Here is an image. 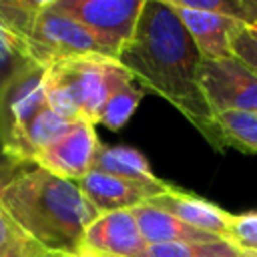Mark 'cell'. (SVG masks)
Returning <instances> with one entry per match:
<instances>
[{"label":"cell","instance_id":"cell-4","mask_svg":"<svg viewBox=\"0 0 257 257\" xmlns=\"http://www.w3.org/2000/svg\"><path fill=\"white\" fill-rule=\"evenodd\" d=\"M22 40L32 60L44 68L60 60L82 58V56L112 58L108 50L82 24H78L66 14L52 10L50 6L36 14Z\"/></svg>","mask_w":257,"mask_h":257},{"label":"cell","instance_id":"cell-20","mask_svg":"<svg viewBox=\"0 0 257 257\" xmlns=\"http://www.w3.org/2000/svg\"><path fill=\"white\" fill-rule=\"evenodd\" d=\"M173 8H191V10H205V12H219L233 18L243 20L251 26L249 14V0H161Z\"/></svg>","mask_w":257,"mask_h":257},{"label":"cell","instance_id":"cell-28","mask_svg":"<svg viewBox=\"0 0 257 257\" xmlns=\"http://www.w3.org/2000/svg\"><path fill=\"white\" fill-rule=\"evenodd\" d=\"M253 28H255V32H257V26H253Z\"/></svg>","mask_w":257,"mask_h":257},{"label":"cell","instance_id":"cell-2","mask_svg":"<svg viewBox=\"0 0 257 257\" xmlns=\"http://www.w3.org/2000/svg\"><path fill=\"white\" fill-rule=\"evenodd\" d=\"M0 205L28 239L52 255L78 253L86 227L100 215L74 181L40 167L4 181Z\"/></svg>","mask_w":257,"mask_h":257},{"label":"cell","instance_id":"cell-6","mask_svg":"<svg viewBox=\"0 0 257 257\" xmlns=\"http://www.w3.org/2000/svg\"><path fill=\"white\" fill-rule=\"evenodd\" d=\"M199 82L215 114L229 110L257 112V74L239 58L203 60Z\"/></svg>","mask_w":257,"mask_h":257},{"label":"cell","instance_id":"cell-9","mask_svg":"<svg viewBox=\"0 0 257 257\" xmlns=\"http://www.w3.org/2000/svg\"><path fill=\"white\" fill-rule=\"evenodd\" d=\"M78 189L84 197L96 207L98 213L133 209L137 205L147 203L149 199L167 191L169 183L157 181H133L116 175H108L102 171H88L80 181H76Z\"/></svg>","mask_w":257,"mask_h":257},{"label":"cell","instance_id":"cell-1","mask_svg":"<svg viewBox=\"0 0 257 257\" xmlns=\"http://www.w3.org/2000/svg\"><path fill=\"white\" fill-rule=\"evenodd\" d=\"M116 60L145 88L171 102L213 149L225 151L217 116L199 82L203 58L173 6L145 0L135 32Z\"/></svg>","mask_w":257,"mask_h":257},{"label":"cell","instance_id":"cell-12","mask_svg":"<svg viewBox=\"0 0 257 257\" xmlns=\"http://www.w3.org/2000/svg\"><path fill=\"white\" fill-rule=\"evenodd\" d=\"M147 203L161 211H167L169 215L181 219L183 223H187L195 229H201L205 233L227 239L231 213H227L225 209L217 207L215 203H211L203 197H197L193 193H187V191H181V189L169 185L167 191L149 199Z\"/></svg>","mask_w":257,"mask_h":257},{"label":"cell","instance_id":"cell-16","mask_svg":"<svg viewBox=\"0 0 257 257\" xmlns=\"http://www.w3.org/2000/svg\"><path fill=\"white\" fill-rule=\"evenodd\" d=\"M40 66L32 60L24 40L0 24V90L24 70Z\"/></svg>","mask_w":257,"mask_h":257},{"label":"cell","instance_id":"cell-23","mask_svg":"<svg viewBox=\"0 0 257 257\" xmlns=\"http://www.w3.org/2000/svg\"><path fill=\"white\" fill-rule=\"evenodd\" d=\"M249 14H251V26H257V0H249Z\"/></svg>","mask_w":257,"mask_h":257},{"label":"cell","instance_id":"cell-14","mask_svg":"<svg viewBox=\"0 0 257 257\" xmlns=\"http://www.w3.org/2000/svg\"><path fill=\"white\" fill-rule=\"evenodd\" d=\"M92 169L108 173V175L133 179V181H157L159 179L151 171L147 157L143 153H139L137 149H131V147L100 145Z\"/></svg>","mask_w":257,"mask_h":257},{"label":"cell","instance_id":"cell-8","mask_svg":"<svg viewBox=\"0 0 257 257\" xmlns=\"http://www.w3.org/2000/svg\"><path fill=\"white\" fill-rule=\"evenodd\" d=\"M147 243L131 209L100 213L84 231L78 253L100 257H143Z\"/></svg>","mask_w":257,"mask_h":257},{"label":"cell","instance_id":"cell-15","mask_svg":"<svg viewBox=\"0 0 257 257\" xmlns=\"http://www.w3.org/2000/svg\"><path fill=\"white\" fill-rule=\"evenodd\" d=\"M215 116L225 149L231 147L241 153L257 155V112L229 110Z\"/></svg>","mask_w":257,"mask_h":257},{"label":"cell","instance_id":"cell-5","mask_svg":"<svg viewBox=\"0 0 257 257\" xmlns=\"http://www.w3.org/2000/svg\"><path fill=\"white\" fill-rule=\"evenodd\" d=\"M145 0H56L52 10L82 24L112 58L131 40Z\"/></svg>","mask_w":257,"mask_h":257},{"label":"cell","instance_id":"cell-22","mask_svg":"<svg viewBox=\"0 0 257 257\" xmlns=\"http://www.w3.org/2000/svg\"><path fill=\"white\" fill-rule=\"evenodd\" d=\"M233 56L257 74V32L253 26H245L233 38Z\"/></svg>","mask_w":257,"mask_h":257},{"label":"cell","instance_id":"cell-17","mask_svg":"<svg viewBox=\"0 0 257 257\" xmlns=\"http://www.w3.org/2000/svg\"><path fill=\"white\" fill-rule=\"evenodd\" d=\"M227 239H217L209 243H157L147 245L143 257H231L239 253Z\"/></svg>","mask_w":257,"mask_h":257},{"label":"cell","instance_id":"cell-18","mask_svg":"<svg viewBox=\"0 0 257 257\" xmlns=\"http://www.w3.org/2000/svg\"><path fill=\"white\" fill-rule=\"evenodd\" d=\"M141 98H143V90L139 86H135L133 82L124 84L106 100L104 108L100 110L98 124H104L112 131H120L137 110Z\"/></svg>","mask_w":257,"mask_h":257},{"label":"cell","instance_id":"cell-3","mask_svg":"<svg viewBox=\"0 0 257 257\" xmlns=\"http://www.w3.org/2000/svg\"><path fill=\"white\" fill-rule=\"evenodd\" d=\"M131 72L114 58L82 56L60 60L44 68V94L50 108L68 122L88 120L98 124L106 100L124 84Z\"/></svg>","mask_w":257,"mask_h":257},{"label":"cell","instance_id":"cell-27","mask_svg":"<svg viewBox=\"0 0 257 257\" xmlns=\"http://www.w3.org/2000/svg\"><path fill=\"white\" fill-rule=\"evenodd\" d=\"M84 255H88V253H84ZM88 257H100V255H88Z\"/></svg>","mask_w":257,"mask_h":257},{"label":"cell","instance_id":"cell-10","mask_svg":"<svg viewBox=\"0 0 257 257\" xmlns=\"http://www.w3.org/2000/svg\"><path fill=\"white\" fill-rule=\"evenodd\" d=\"M44 66H32L12 78L0 90V143H10L34 114L48 104L44 86Z\"/></svg>","mask_w":257,"mask_h":257},{"label":"cell","instance_id":"cell-26","mask_svg":"<svg viewBox=\"0 0 257 257\" xmlns=\"http://www.w3.org/2000/svg\"><path fill=\"white\" fill-rule=\"evenodd\" d=\"M60 257H88V255H84V253H74V255H60Z\"/></svg>","mask_w":257,"mask_h":257},{"label":"cell","instance_id":"cell-24","mask_svg":"<svg viewBox=\"0 0 257 257\" xmlns=\"http://www.w3.org/2000/svg\"><path fill=\"white\" fill-rule=\"evenodd\" d=\"M231 257H257V255L255 253H247V251H239V253H235Z\"/></svg>","mask_w":257,"mask_h":257},{"label":"cell","instance_id":"cell-7","mask_svg":"<svg viewBox=\"0 0 257 257\" xmlns=\"http://www.w3.org/2000/svg\"><path fill=\"white\" fill-rule=\"evenodd\" d=\"M98 147L100 143L94 124L88 120H76L62 137H58L36 155L34 165L56 177L76 183L88 171H92Z\"/></svg>","mask_w":257,"mask_h":257},{"label":"cell","instance_id":"cell-19","mask_svg":"<svg viewBox=\"0 0 257 257\" xmlns=\"http://www.w3.org/2000/svg\"><path fill=\"white\" fill-rule=\"evenodd\" d=\"M18 255H52L28 239L8 213L0 205V257H18Z\"/></svg>","mask_w":257,"mask_h":257},{"label":"cell","instance_id":"cell-25","mask_svg":"<svg viewBox=\"0 0 257 257\" xmlns=\"http://www.w3.org/2000/svg\"><path fill=\"white\" fill-rule=\"evenodd\" d=\"M18 257H60V255H18Z\"/></svg>","mask_w":257,"mask_h":257},{"label":"cell","instance_id":"cell-13","mask_svg":"<svg viewBox=\"0 0 257 257\" xmlns=\"http://www.w3.org/2000/svg\"><path fill=\"white\" fill-rule=\"evenodd\" d=\"M135 215V221L139 225V231L147 245L157 243H209L217 241L221 237L205 233L201 229H195L181 219L169 215L167 211H161L149 203L137 205L131 209Z\"/></svg>","mask_w":257,"mask_h":257},{"label":"cell","instance_id":"cell-21","mask_svg":"<svg viewBox=\"0 0 257 257\" xmlns=\"http://www.w3.org/2000/svg\"><path fill=\"white\" fill-rule=\"evenodd\" d=\"M227 241L233 243L237 249L255 253L257 255V211L231 215Z\"/></svg>","mask_w":257,"mask_h":257},{"label":"cell","instance_id":"cell-11","mask_svg":"<svg viewBox=\"0 0 257 257\" xmlns=\"http://www.w3.org/2000/svg\"><path fill=\"white\" fill-rule=\"evenodd\" d=\"M179 20L191 34L199 54L203 60H221L233 56V38L237 32L249 24L239 18L219 14V12H205V10H191V8H175Z\"/></svg>","mask_w":257,"mask_h":257}]
</instances>
